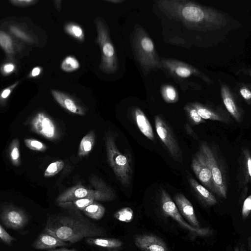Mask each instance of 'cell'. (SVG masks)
<instances>
[{
  "mask_svg": "<svg viewBox=\"0 0 251 251\" xmlns=\"http://www.w3.org/2000/svg\"><path fill=\"white\" fill-rule=\"evenodd\" d=\"M158 9L169 19L186 28L204 32L216 31L227 26L230 17L212 7L189 0H160Z\"/></svg>",
  "mask_w": 251,
  "mask_h": 251,
  "instance_id": "cell-1",
  "label": "cell"
},
{
  "mask_svg": "<svg viewBox=\"0 0 251 251\" xmlns=\"http://www.w3.org/2000/svg\"><path fill=\"white\" fill-rule=\"evenodd\" d=\"M75 211V215L50 217L45 232L62 241L75 243L84 238L103 236L106 230L84 218Z\"/></svg>",
  "mask_w": 251,
  "mask_h": 251,
  "instance_id": "cell-2",
  "label": "cell"
},
{
  "mask_svg": "<svg viewBox=\"0 0 251 251\" xmlns=\"http://www.w3.org/2000/svg\"><path fill=\"white\" fill-rule=\"evenodd\" d=\"M132 47L134 56L145 75L160 69V58L153 42L140 25H137L134 28Z\"/></svg>",
  "mask_w": 251,
  "mask_h": 251,
  "instance_id": "cell-3",
  "label": "cell"
},
{
  "mask_svg": "<svg viewBox=\"0 0 251 251\" xmlns=\"http://www.w3.org/2000/svg\"><path fill=\"white\" fill-rule=\"evenodd\" d=\"M91 178L94 183L93 189L78 183L67 189L59 195L56 199L57 204L82 198L100 201H111L115 199V195L113 191L100 178L96 176Z\"/></svg>",
  "mask_w": 251,
  "mask_h": 251,
  "instance_id": "cell-4",
  "label": "cell"
},
{
  "mask_svg": "<svg viewBox=\"0 0 251 251\" xmlns=\"http://www.w3.org/2000/svg\"><path fill=\"white\" fill-rule=\"evenodd\" d=\"M160 69L176 83H179L184 87V82L185 84L189 82L188 79L192 77L199 78L208 84H213V81L208 76L197 68L176 59L161 58Z\"/></svg>",
  "mask_w": 251,
  "mask_h": 251,
  "instance_id": "cell-5",
  "label": "cell"
},
{
  "mask_svg": "<svg viewBox=\"0 0 251 251\" xmlns=\"http://www.w3.org/2000/svg\"><path fill=\"white\" fill-rule=\"evenodd\" d=\"M95 23L98 34L97 43L101 55L99 68L104 73H114L118 68V62L108 30L101 18H96Z\"/></svg>",
  "mask_w": 251,
  "mask_h": 251,
  "instance_id": "cell-6",
  "label": "cell"
},
{
  "mask_svg": "<svg viewBox=\"0 0 251 251\" xmlns=\"http://www.w3.org/2000/svg\"><path fill=\"white\" fill-rule=\"evenodd\" d=\"M105 145L109 165L121 184L128 187L132 177V170L128 158L118 150L112 136H106Z\"/></svg>",
  "mask_w": 251,
  "mask_h": 251,
  "instance_id": "cell-7",
  "label": "cell"
},
{
  "mask_svg": "<svg viewBox=\"0 0 251 251\" xmlns=\"http://www.w3.org/2000/svg\"><path fill=\"white\" fill-rule=\"evenodd\" d=\"M204 154L211 172L215 193L219 197L226 198L227 181L225 170L221 160L214 149L205 143L200 148Z\"/></svg>",
  "mask_w": 251,
  "mask_h": 251,
  "instance_id": "cell-8",
  "label": "cell"
},
{
  "mask_svg": "<svg viewBox=\"0 0 251 251\" xmlns=\"http://www.w3.org/2000/svg\"><path fill=\"white\" fill-rule=\"evenodd\" d=\"M160 205L163 212L176 221L182 228L193 234L200 236H206L211 233L209 228H197L186 222L179 213L176 203L169 194L164 190L160 194Z\"/></svg>",
  "mask_w": 251,
  "mask_h": 251,
  "instance_id": "cell-9",
  "label": "cell"
},
{
  "mask_svg": "<svg viewBox=\"0 0 251 251\" xmlns=\"http://www.w3.org/2000/svg\"><path fill=\"white\" fill-rule=\"evenodd\" d=\"M156 131L170 154L176 160L181 162L182 152L171 128L161 116L154 118Z\"/></svg>",
  "mask_w": 251,
  "mask_h": 251,
  "instance_id": "cell-10",
  "label": "cell"
},
{
  "mask_svg": "<svg viewBox=\"0 0 251 251\" xmlns=\"http://www.w3.org/2000/svg\"><path fill=\"white\" fill-rule=\"evenodd\" d=\"M191 167L195 175L208 190L215 193L211 172L206 158L200 149L193 158Z\"/></svg>",
  "mask_w": 251,
  "mask_h": 251,
  "instance_id": "cell-11",
  "label": "cell"
},
{
  "mask_svg": "<svg viewBox=\"0 0 251 251\" xmlns=\"http://www.w3.org/2000/svg\"><path fill=\"white\" fill-rule=\"evenodd\" d=\"M221 96L228 113L238 122L242 119V110L237 102L236 94L224 83H220Z\"/></svg>",
  "mask_w": 251,
  "mask_h": 251,
  "instance_id": "cell-12",
  "label": "cell"
},
{
  "mask_svg": "<svg viewBox=\"0 0 251 251\" xmlns=\"http://www.w3.org/2000/svg\"><path fill=\"white\" fill-rule=\"evenodd\" d=\"M136 247L142 251H169L166 243L153 234H140L134 237Z\"/></svg>",
  "mask_w": 251,
  "mask_h": 251,
  "instance_id": "cell-13",
  "label": "cell"
},
{
  "mask_svg": "<svg viewBox=\"0 0 251 251\" xmlns=\"http://www.w3.org/2000/svg\"><path fill=\"white\" fill-rule=\"evenodd\" d=\"M0 219L6 227L14 229L22 228L27 224L29 221L24 212L12 207L3 211L0 215Z\"/></svg>",
  "mask_w": 251,
  "mask_h": 251,
  "instance_id": "cell-14",
  "label": "cell"
},
{
  "mask_svg": "<svg viewBox=\"0 0 251 251\" xmlns=\"http://www.w3.org/2000/svg\"><path fill=\"white\" fill-rule=\"evenodd\" d=\"M32 126L37 133L48 139H52L57 136L55 124L50 117L43 113H39L34 117Z\"/></svg>",
  "mask_w": 251,
  "mask_h": 251,
  "instance_id": "cell-15",
  "label": "cell"
},
{
  "mask_svg": "<svg viewBox=\"0 0 251 251\" xmlns=\"http://www.w3.org/2000/svg\"><path fill=\"white\" fill-rule=\"evenodd\" d=\"M176 206L180 213L194 227L201 228L192 203L182 194H177L174 197Z\"/></svg>",
  "mask_w": 251,
  "mask_h": 251,
  "instance_id": "cell-16",
  "label": "cell"
},
{
  "mask_svg": "<svg viewBox=\"0 0 251 251\" xmlns=\"http://www.w3.org/2000/svg\"><path fill=\"white\" fill-rule=\"evenodd\" d=\"M51 93L57 103L67 111L79 115L85 114L84 108L72 97L56 90H51Z\"/></svg>",
  "mask_w": 251,
  "mask_h": 251,
  "instance_id": "cell-17",
  "label": "cell"
},
{
  "mask_svg": "<svg viewBox=\"0 0 251 251\" xmlns=\"http://www.w3.org/2000/svg\"><path fill=\"white\" fill-rule=\"evenodd\" d=\"M191 103L196 108L200 117L203 120H211L223 122L228 121L226 113L220 108L215 109L198 102Z\"/></svg>",
  "mask_w": 251,
  "mask_h": 251,
  "instance_id": "cell-18",
  "label": "cell"
},
{
  "mask_svg": "<svg viewBox=\"0 0 251 251\" xmlns=\"http://www.w3.org/2000/svg\"><path fill=\"white\" fill-rule=\"evenodd\" d=\"M189 182L196 196L204 206H210L218 203L214 195L193 178H189Z\"/></svg>",
  "mask_w": 251,
  "mask_h": 251,
  "instance_id": "cell-19",
  "label": "cell"
},
{
  "mask_svg": "<svg viewBox=\"0 0 251 251\" xmlns=\"http://www.w3.org/2000/svg\"><path fill=\"white\" fill-rule=\"evenodd\" d=\"M69 245L67 242L62 241L44 231L34 241L33 246L36 249L50 250L56 247L67 246Z\"/></svg>",
  "mask_w": 251,
  "mask_h": 251,
  "instance_id": "cell-20",
  "label": "cell"
},
{
  "mask_svg": "<svg viewBox=\"0 0 251 251\" xmlns=\"http://www.w3.org/2000/svg\"><path fill=\"white\" fill-rule=\"evenodd\" d=\"M134 115L141 132L148 139L154 141V136L152 127L144 112L140 109L136 108L134 110Z\"/></svg>",
  "mask_w": 251,
  "mask_h": 251,
  "instance_id": "cell-21",
  "label": "cell"
},
{
  "mask_svg": "<svg viewBox=\"0 0 251 251\" xmlns=\"http://www.w3.org/2000/svg\"><path fill=\"white\" fill-rule=\"evenodd\" d=\"M85 241L89 245L107 249H120L123 245L120 240L116 238L89 237L85 238Z\"/></svg>",
  "mask_w": 251,
  "mask_h": 251,
  "instance_id": "cell-22",
  "label": "cell"
},
{
  "mask_svg": "<svg viewBox=\"0 0 251 251\" xmlns=\"http://www.w3.org/2000/svg\"><path fill=\"white\" fill-rule=\"evenodd\" d=\"M95 134L94 130L87 133L82 139L79 146L78 154L79 157L87 155L92 150L95 144Z\"/></svg>",
  "mask_w": 251,
  "mask_h": 251,
  "instance_id": "cell-23",
  "label": "cell"
},
{
  "mask_svg": "<svg viewBox=\"0 0 251 251\" xmlns=\"http://www.w3.org/2000/svg\"><path fill=\"white\" fill-rule=\"evenodd\" d=\"M82 211L89 218L95 220H99L103 216L105 209L101 204L94 201Z\"/></svg>",
  "mask_w": 251,
  "mask_h": 251,
  "instance_id": "cell-24",
  "label": "cell"
},
{
  "mask_svg": "<svg viewBox=\"0 0 251 251\" xmlns=\"http://www.w3.org/2000/svg\"><path fill=\"white\" fill-rule=\"evenodd\" d=\"M160 92L161 96L166 102L173 103L178 101L177 92L173 86L164 84L161 86Z\"/></svg>",
  "mask_w": 251,
  "mask_h": 251,
  "instance_id": "cell-25",
  "label": "cell"
},
{
  "mask_svg": "<svg viewBox=\"0 0 251 251\" xmlns=\"http://www.w3.org/2000/svg\"><path fill=\"white\" fill-rule=\"evenodd\" d=\"M64 29L67 34L75 39L79 41H84V31L82 28L77 24L69 22L65 25Z\"/></svg>",
  "mask_w": 251,
  "mask_h": 251,
  "instance_id": "cell-26",
  "label": "cell"
},
{
  "mask_svg": "<svg viewBox=\"0 0 251 251\" xmlns=\"http://www.w3.org/2000/svg\"><path fill=\"white\" fill-rule=\"evenodd\" d=\"M95 201L92 199L82 198L75 200L73 201L58 204L59 206L67 208H75L82 210L89 205L93 203Z\"/></svg>",
  "mask_w": 251,
  "mask_h": 251,
  "instance_id": "cell-27",
  "label": "cell"
},
{
  "mask_svg": "<svg viewBox=\"0 0 251 251\" xmlns=\"http://www.w3.org/2000/svg\"><path fill=\"white\" fill-rule=\"evenodd\" d=\"M80 64L77 59L74 56L69 55L66 57L62 61L60 68L64 72H72L78 70Z\"/></svg>",
  "mask_w": 251,
  "mask_h": 251,
  "instance_id": "cell-28",
  "label": "cell"
},
{
  "mask_svg": "<svg viewBox=\"0 0 251 251\" xmlns=\"http://www.w3.org/2000/svg\"><path fill=\"white\" fill-rule=\"evenodd\" d=\"M184 109L191 123L194 125H198L204 123V120L199 115L196 108L192 105L191 103L186 104Z\"/></svg>",
  "mask_w": 251,
  "mask_h": 251,
  "instance_id": "cell-29",
  "label": "cell"
},
{
  "mask_svg": "<svg viewBox=\"0 0 251 251\" xmlns=\"http://www.w3.org/2000/svg\"><path fill=\"white\" fill-rule=\"evenodd\" d=\"M114 216L120 221L128 223L131 222L133 218V212L129 207H124L117 211Z\"/></svg>",
  "mask_w": 251,
  "mask_h": 251,
  "instance_id": "cell-30",
  "label": "cell"
},
{
  "mask_svg": "<svg viewBox=\"0 0 251 251\" xmlns=\"http://www.w3.org/2000/svg\"><path fill=\"white\" fill-rule=\"evenodd\" d=\"M64 166V162L62 160L52 162L46 169L44 176L45 177H50L55 176L63 169Z\"/></svg>",
  "mask_w": 251,
  "mask_h": 251,
  "instance_id": "cell-31",
  "label": "cell"
},
{
  "mask_svg": "<svg viewBox=\"0 0 251 251\" xmlns=\"http://www.w3.org/2000/svg\"><path fill=\"white\" fill-rule=\"evenodd\" d=\"M238 87V92L244 101L249 104L251 101V87L248 84L241 83L239 84Z\"/></svg>",
  "mask_w": 251,
  "mask_h": 251,
  "instance_id": "cell-32",
  "label": "cell"
},
{
  "mask_svg": "<svg viewBox=\"0 0 251 251\" xmlns=\"http://www.w3.org/2000/svg\"><path fill=\"white\" fill-rule=\"evenodd\" d=\"M25 143L28 148L34 151H43L46 149V147L43 143L36 140L26 139L25 140Z\"/></svg>",
  "mask_w": 251,
  "mask_h": 251,
  "instance_id": "cell-33",
  "label": "cell"
},
{
  "mask_svg": "<svg viewBox=\"0 0 251 251\" xmlns=\"http://www.w3.org/2000/svg\"><path fill=\"white\" fill-rule=\"evenodd\" d=\"M0 45L7 51L11 50L12 42L10 36L5 32L0 31Z\"/></svg>",
  "mask_w": 251,
  "mask_h": 251,
  "instance_id": "cell-34",
  "label": "cell"
},
{
  "mask_svg": "<svg viewBox=\"0 0 251 251\" xmlns=\"http://www.w3.org/2000/svg\"><path fill=\"white\" fill-rule=\"evenodd\" d=\"M251 210V196L249 195L244 201L242 216L243 220L246 219L250 214Z\"/></svg>",
  "mask_w": 251,
  "mask_h": 251,
  "instance_id": "cell-35",
  "label": "cell"
},
{
  "mask_svg": "<svg viewBox=\"0 0 251 251\" xmlns=\"http://www.w3.org/2000/svg\"><path fill=\"white\" fill-rule=\"evenodd\" d=\"M245 167H246V180L248 182L251 180V158L250 153L245 151Z\"/></svg>",
  "mask_w": 251,
  "mask_h": 251,
  "instance_id": "cell-36",
  "label": "cell"
},
{
  "mask_svg": "<svg viewBox=\"0 0 251 251\" xmlns=\"http://www.w3.org/2000/svg\"><path fill=\"white\" fill-rule=\"evenodd\" d=\"M0 239L7 245H11L15 239L10 236L0 225Z\"/></svg>",
  "mask_w": 251,
  "mask_h": 251,
  "instance_id": "cell-37",
  "label": "cell"
},
{
  "mask_svg": "<svg viewBox=\"0 0 251 251\" xmlns=\"http://www.w3.org/2000/svg\"><path fill=\"white\" fill-rule=\"evenodd\" d=\"M20 157L19 150L17 147H14L11 152V157L14 162H16Z\"/></svg>",
  "mask_w": 251,
  "mask_h": 251,
  "instance_id": "cell-38",
  "label": "cell"
},
{
  "mask_svg": "<svg viewBox=\"0 0 251 251\" xmlns=\"http://www.w3.org/2000/svg\"><path fill=\"white\" fill-rule=\"evenodd\" d=\"M11 30L14 34H15L19 37H20L24 39H27V36L23 32H22L18 29L13 27L11 28Z\"/></svg>",
  "mask_w": 251,
  "mask_h": 251,
  "instance_id": "cell-39",
  "label": "cell"
},
{
  "mask_svg": "<svg viewBox=\"0 0 251 251\" xmlns=\"http://www.w3.org/2000/svg\"><path fill=\"white\" fill-rule=\"evenodd\" d=\"M11 2L15 4H20V5H25V4H30L33 2H34V0H11L10 1Z\"/></svg>",
  "mask_w": 251,
  "mask_h": 251,
  "instance_id": "cell-40",
  "label": "cell"
},
{
  "mask_svg": "<svg viewBox=\"0 0 251 251\" xmlns=\"http://www.w3.org/2000/svg\"><path fill=\"white\" fill-rule=\"evenodd\" d=\"M14 65L12 64H7L3 67V71L6 73L11 72L14 69Z\"/></svg>",
  "mask_w": 251,
  "mask_h": 251,
  "instance_id": "cell-41",
  "label": "cell"
},
{
  "mask_svg": "<svg viewBox=\"0 0 251 251\" xmlns=\"http://www.w3.org/2000/svg\"><path fill=\"white\" fill-rule=\"evenodd\" d=\"M185 129L187 132V133L193 136L194 138H196V135H195L194 131L191 128V126L189 125H186L185 126Z\"/></svg>",
  "mask_w": 251,
  "mask_h": 251,
  "instance_id": "cell-42",
  "label": "cell"
},
{
  "mask_svg": "<svg viewBox=\"0 0 251 251\" xmlns=\"http://www.w3.org/2000/svg\"><path fill=\"white\" fill-rule=\"evenodd\" d=\"M41 72L40 68L39 67L34 68L32 71V75L33 76H36L38 75Z\"/></svg>",
  "mask_w": 251,
  "mask_h": 251,
  "instance_id": "cell-43",
  "label": "cell"
},
{
  "mask_svg": "<svg viewBox=\"0 0 251 251\" xmlns=\"http://www.w3.org/2000/svg\"><path fill=\"white\" fill-rule=\"evenodd\" d=\"M11 92V91L10 89H5L1 93V97L2 98H7L10 94Z\"/></svg>",
  "mask_w": 251,
  "mask_h": 251,
  "instance_id": "cell-44",
  "label": "cell"
},
{
  "mask_svg": "<svg viewBox=\"0 0 251 251\" xmlns=\"http://www.w3.org/2000/svg\"><path fill=\"white\" fill-rule=\"evenodd\" d=\"M234 251H247L243 245H237L235 248Z\"/></svg>",
  "mask_w": 251,
  "mask_h": 251,
  "instance_id": "cell-45",
  "label": "cell"
},
{
  "mask_svg": "<svg viewBox=\"0 0 251 251\" xmlns=\"http://www.w3.org/2000/svg\"><path fill=\"white\" fill-rule=\"evenodd\" d=\"M48 251H77L75 249H68L66 248H60L58 249H50Z\"/></svg>",
  "mask_w": 251,
  "mask_h": 251,
  "instance_id": "cell-46",
  "label": "cell"
},
{
  "mask_svg": "<svg viewBox=\"0 0 251 251\" xmlns=\"http://www.w3.org/2000/svg\"><path fill=\"white\" fill-rule=\"evenodd\" d=\"M105 1L112 2L114 3H119L123 2V0H105Z\"/></svg>",
  "mask_w": 251,
  "mask_h": 251,
  "instance_id": "cell-47",
  "label": "cell"
},
{
  "mask_svg": "<svg viewBox=\"0 0 251 251\" xmlns=\"http://www.w3.org/2000/svg\"><path fill=\"white\" fill-rule=\"evenodd\" d=\"M249 242H248V243H249V250H251V237H249Z\"/></svg>",
  "mask_w": 251,
  "mask_h": 251,
  "instance_id": "cell-48",
  "label": "cell"
}]
</instances>
